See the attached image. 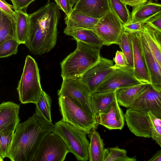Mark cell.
Here are the masks:
<instances>
[{
	"label": "cell",
	"instance_id": "cell-1",
	"mask_svg": "<svg viewBox=\"0 0 161 161\" xmlns=\"http://www.w3.org/2000/svg\"><path fill=\"white\" fill-rule=\"evenodd\" d=\"M60 15L56 4L50 1L29 14V34L24 45L33 54L47 53L54 47Z\"/></svg>",
	"mask_w": 161,
	"mask_h": 161
},
{
	"label": "cell",
	"instance_id": "cell-2",
	"mask_svg": "<svg viewBox=\"0 0 161 161\" xmlns=\"http://www.w3.org/2000/svg\"><path fill=\"white\" fill-rule=\"evenodd\" d=\"M54 125L35 113L25 121L19 123L7 157L12 161H33L40 143L47 134L53 132Z\"/></svg>",
	"mask_w": 161,
	"mask_h": 161
},
{
	"label": "cell",
	"instance_id": "cell-3",
	"mask_svg": "<svg viewBox=\"0 0 161 161\" xmlns=\"http://www.w3.org/2000/svg\"><path fill=\"white\" fill-rule=\"evenodd\" d=\"M76 48L60 63L63 80L80 77L100 58L101 49L78 40Z\"/></svg>",
	"mask_w": 161,
	"mask_h": 161
},
{
	"label": "cell",
	"instance_id": "cell-4",
	"mask_svg": "<svg viewBox=\"0 0 161 161\" xmlns=\"http://www.w3.org/2000/svg\"><path fill=\"white\" fill-rule=\"evenodd\" d=\"M130 131L136 136L152 138L161 147V116L148 112L128 108L124 114Z\"/></svg>",
	"mask_w": 161,
	"mask_h": 161
},
{
	"label": "cell",
	"instance_id": "cell-5",
	"mask_svg": "<svg viewBox=\"0 0 161 161\" xmlns=\"http://www.w3.org/2000/svg\"><path fill=\"white\" fill-rule=\"evenodd\" d=\"M17 90L22 104H35L41 97L42 89L39 69L36 61L30 55L26 57Z\"/></svg>",
	"mask_w": 161,
	"mask_h": 161
},
{
	"label": "cell",
	"instance_id": "cell-6",
	"mask_svg": "<svg viewBox=\"0 0 161 161\" xmlns=\"http://www.w3.org/2000/svg\"><path fill=\"white\" fill-rule=\"evenodd\" d=\"M58 103L62 120L83 131L86 135L92 130H96L98 125L95 119L73 99L59 96Z\"/></svg>",
	"mask_w": 161,
	"mask_h": 161
},
{
	"label": "cell",
	"instance_id": "cell-7",
	"mask_svg": "<svg viewBox=\"0 0 161 161\" xmlns=\"http://www.w3.org/2000/svg\"><path fill=\"white\" fill-rule=\"evenodd\" d=\"M53 132L63 139L78 160H89V142L83 131L61 120L55 123Z\"/></svg>",
	"mask_w": 161,
	"mask_h": 161
},
{
	"label": "cell",
	"instance_id": "cell-8",
	"mask_svg": "<svg viewBox=\"0 0 161 161\" xmlns=\"http://www.w3.org/2000/svg\"><path fill=\"white\" fill-rule=\"evenodd\" d=\"M70 151L63 139L52 132L43 139L33 161H63Z\"/></svg>",
	"mask_w": 161,
	"mask_h": 161
},
{
	"label": "cell",
	"instance_id": "cell-9",
	"mask_svg": "<svg viewBox=\"0 0 161 161\" xmlns=\"http://www.w3.org/2000/svg\"><path fill=\"white\" fill-rule=\"evenodd\" d=\"M92 31L98 37L103 45H119L123 25L110 8L108 13L99 19Z\"/></svg>",
	"mask_w": 161,
	"mask_h": 161
},
{
	"label": "cell",
	"instance_id": "cell-10",
	"mask_svg": "<svg viewBox=\"0 0 161 161\" xmlns=\"http://www.w3.org/2000/svg\"><path fill=\"white\" fill-rule=\"evenodd\" d=\"M57 93L58 97L67 96L73 99L95 119L91 105L90 95L80 77L63 80L60 88Z\"/></svg>",
	"mask_w": 161,
	"mask_h": 161
},
{
	"label": "cell",
	"instance_id": "cell-11",
	"mask_svg": "<svg viewBox=\"0 0 161 161\" xmlns=\"http://www.w3.org/2000/svg\"><path fill=\"white\" fill-rule=\"evenodd\" d=\"M142 83L134 76L133 69L127 68L113 69L100 84L95 92H105Z\"/></svg>",
	"mask_w": 161,
	"mask_h": 161
},
{
	"label": "cell",
	"instance_id": "cell-12",
	"mask_svg": "<svg viewBox=\"0 0 161 161\" xmlns=\"http://www.w3.org/2000/svg\"><path fill=\"white\" fill-rule=\"evenodd\" d=\"M113 61L100 57L98 61L80 77L91 95L95 92L98 87L113 70Z\"/></svg>",
	"mask_w": 161,
	"mask_h": 161
},
{
	"label": "cell",
	"instance_id": "cell-13",
	"mask_svg": "<svg viewBox=\"0 0 161 161\" xmlns=\"http://www.w3.org/2000/svg\"><path fill=\"white\" fill-rule=\"evenodd\" d=\"M129 32L133 48L134 76L142 83L151 84L150 76L142 50L140 31Z\"/></svg>",
	"mask_w": 161,
	"mask_h": 161
},
{
	"label": "cell",
	"instance_id": "cell-14",
	"mask_svg": "<svg viewBox=\"0 0 161 161\" xmlns=\"http://www.w3.org/2000/svg\"><path fill=\"white\" fill-rule=\"evenodd\" d=\"M96 123L110 130L119 129L123 128L125 118L116 97L105 109L95 116Z\"/></svg>",
	"mask_w": 161,
	"mask_h": 161
},
{
	"label": "cell",
	"instance_id": "cell-15",
	"mask_svg": "<svg viewBox=\"0 0 161 161\" xmlns=\"http://www.w3.org/2000/svg\"><path fill=\"white\" fill-rule=\"evenodd\" d=\"M130 108L142 111H151L161 116V92L157 91L149 84L147 89Z\"/></svg>",
	"mask_w": 161,
	"mask_h": 161
},
{
	"label": "cell",
	"instance_id": "cell-16",
	"mask_svg": "<svg viewBox=\"0 0 161 161\" xmlns=\"http://www.w3.org/2000/svg\"><path fill=\"white\" fill-rule=\"evenodd\" d=\"M140 33L142 50L150 76L151 85L155 90L161 92V66L156 59L145 37L140 31Z\"/></svg>",
	"mask_w": 161,
	"mask_h": 161
},
{
	"label": "cell",
	"instance_id": "cell-17",
	"mask_svg": "<svg viewBox=\"0 0 161 161\" xmlns=\"http://www.w3.org/2000/svg\"><path fill=\"white\" fill-rule=\"evenodd\" d=\"M99 19L90 17L79 11L73 9L70 14L66 16L65 22L66 27L64 33L81 30H93Z\"/></svg>",
	"mask_w": 161,
	"mask_h": 161
},
{
	"label": "cell",
	"instance_id": "cell-18",
	"mask_svg": "<svg viewBox=\"0 0 161 161\" xmlns=\"http://www.w3.org/2000/svg\"><path fill=\"white\" fill-rule=\"evenodd\" d=\"M19 105L12 102L0 104V131L5 129L15 131L19 123Z\"/></svg>",
	"mask_w": 161,
	"mask_h": 161
},
{
	"label": "cell",
	"instance_id": "cell-19",
	"mask_svg": "<svg viewBox=\"0 0 161 161\" xmlns=\"http://www.w3.org/2000/svg\"><path fill=\"white\" fill-rule=\"evenodd\" d=\"M73 9L90 17L100 19L110 10L108 0H80Z\"/></svg>",
	"mask_w": 161,
	"mask_h": 161
},
{
	"label": "cell",
	"instance_id": "cell-20",
	"mask_svg": "<svg viewBox=\"0 0 161 161\" xmlns=\"http://www.w3.org/2000/svg\"><path fill=\"white\" fill-rule=\"evenodd\" d=\"M148 84L141 83L117 89L116 96L118 103L126 108H130L137 98L147 89Z\"/></svg>",
	"mask_w": 161,
	"mask_h": 161
},
{
	"label": "cell",
	"instance_id": "cell-21",
	"mask_svg": "<svg viewBox=\"0 0 161 161\" xmlns=\"http://www.w3.org/2000/svg\"><path fill=\"white\" fill-rule=\"evenodd\" d=\"M160 13H161L160 3L147 1L133 7L130 22L145 23L147 20Z\"/></svg>",
	"mask_w": 161,
	"mask_h": 161
},
{
	"label": "cell",
	"instance_id": "cell-22",
	"mask_svg": "<svg viewBox=\"0 0 161 161\" xmlns=\"http://www.w3.org/2000/svg\"><path fill=\"white\" fill-rule=\"evenodd\" d=\"M140 31L145 37L155 57L161 66V32L146 23H143Z\"/></svg>",
	"mask_w": 161,
	"mask_h": 161
},
{
	"label": "cell",
	"instance_id": "cell-23",
	"mask_svg": "<svg viewBox=\"0 0 161 161\" xmlns=\"http://www.w3.org/2000/svg\"><path fill=\"white\" fill-rule=\"evenodd\" d=\"M116 91L105 92H95L90 95L91 106L95 116L110 105L116 97Z\"/></svg>",
	"mask_w": 161,
	"mask_h": 161
},
{
	"label": "cell",
	"instance_id": "cell-24",
	"mask_svg": "<svg viewBox=\"0 0 161 161\" xmlns=\"http://www.w3.org/2000/svg\"><path fill=\"white\" fill-rule=\"evenodd\" d=\"M90 142L88 148L90 161H103L104 144L103 140L96 129L88 134Z\"/></svg>",
	"mask_w": 161,
	"mask_h": 161
},
{
	"label": "cell",
	"instance_id": "cell-25",
	"mask_svg": "<svg viewBox=\"0 0 161 161\" xmlns=\"http://www.w3.org/2000/svg\"><path fill=\"white\" fill-rule=\"evenodd\" d=\"M16 16V37L20 44H24L29 32V14L23 10H14Z\"/></svg>",
	"mask_w": 161,
	"mask_h": 161
},
{
	"label": "cell",
	"instance_id": "cell-26",
	"mask_svg": "<svg viewBox=\"0 0 161 161\" xmlns=\"http://www.w3.org/2000/svg\"><path fill=\"white\" fill-rule=\"evenodd\" d=\"M12 38L16 39L15 20L0 10V45Z\"/></svg>",
	"mask_w": 161,
	"mask_h": 161
},
{
	"label": "cell",
	"instance_id": "cell-27",
	"mask_svg": "<svg viewBox=\"0 0 161 161\" xmlns=\"http://www.w3.org/2000/svg\"><path fill=\"white\" fill-rule=\"evenodd\" d=\"M52 100L50 96L43 90L40 98L35 104V114L45 121L52 123L51 117Z\"/></svg>",
	"mask_w": 161,
	"mask_h": 161
},
{
	"label": "cell",
	"instance_id": "cell-28",
	"mask_svg": "<svg viewBox=\"0 0 161 161\" xmlns=\"http://www.w3.org/2000/svg\"><path fill=\"white\" fill-rule=\"evenodd\" d=\"M65 35L72 36L76 40L101 49L103 45L97 36L92 31L81 30L67 33Z\"/></svg>",
	"mask_w": 161,
	"mask_h": 161
},
{
	"label": "cell",
	"instance_id": "cell-29",
	"mask_svg": "<svg viewBox=\"0 0 161 161\" xmlns=\"http://www.w3.org/2000/svg\"><path fill=\"white\" fill-rule=\"evenodd\" d=\"M119 46L127 61V68L133 69V48L129 32L123 30L121 34L120 43Z\"/></svg>",
	"mask_w": 161,
	"mask_h": 161
},
{
	"label": "cell",
	"instance_id": "cell-30",
	"mask_svg": "<svg viewBox=\"0 0 161 161\" xmlns=\"http://www.w3.org/2000/svg\"><path fill=\"white\" fill-rule=\"evenodd\" d=\"M110 8L122 25L130 22L131 14L126 5L120 0H108Z\"/></svg>",
	"mask_w": 161,
	"mask_h": 161
},
{
	"label": "cell",
	"instance_id": "cell-31",
	"mask_svg": "<svg viewBox=\"0 0 161 161\" xmlns=\"http://www.w3.org/2000/svg\"><path fill=\"white\" fill-rule=\"evenodd\" d=\"M135 157L127 155V151L118 147L104 148L103 161H135Z\"/></svg>",
	"mask_w": 161,
	"mask_h": 161
},
{
	"label": "cell",
	"instance_id": "cell-32",
	"mask_svg": "<svg viewBox=\"0 0 161 161\" xmlns=\"http://www.w3.org/2000/svg\"><path fill=\"white\" fill-rule=\"evenodd\" d=\"M14 132L8 129L0 131V159L2 161L7 157Z\"/></svg>",
	"mask_w": 161,
	"mask_h": 161
},
{
	"label": "cell",
	"instance_id": "cell-33",
	"mask_svg": "<svg viewBox=\"0 0 161 161\" xmlns=\"http://www.w3.org/2000/svg\"><path fill=\"white\" fill-rule=\"evenodd\" d=\"M20 44L15 38L7 40L0 45V58L16 54Z\"/></svg>",
	"mask_w": 161,
	"mask_h": 161
},
{
	"label": "cell",
	"instance_id": "cell-34",
	"mask_svg": "<svg viewBox=\"0 0 161 161\" xmlns=\"http://www.w3.org/2000/svg\"><path fill=\"white\" fill-rule=\"evenodd\" d=\"M115 64L111 67L113 69L127 68V61L124 54L122 51L117 50L113 58Z\"/></svg>",
	"mask_w": 161,
	"mask_h": 161
},
{
	"label": "cell",
	"instance_id": "cell-35",
	"mask_svg": "<svg viewBox=\"0 0 161 161\" xmlns=\"http://www.w3.org/2000/svg\"><path fill=\"white\" fill-rule=\"evenodd\" d=\"M57 5L66 14V16L69 15L72 12L73 9L69 0H54Z\"/></svg>",
	"mask_w": 161,
	"mask_h": 161
},
{
	"label": "cell",
	"instance_id": "cell-36",
	"mask_svg": "<svg viewBox=\"0 0 161 161\" xmlns=\"http://www.w3.org/2000/svg\"><path fill=\"white\" fill-rule=\"evenodd\" d=\"M14 10H23L26 9L29 4L36 0H10Z\"/></svg>",
	"mask_w": 161,
	"mask_h": 161
},
{
	"label": "cell",
	"instance_id": "cell-37",
	"mask_svg": "<svg viewBox=\"0 0 161 161\" xmlns=\"http://www.w3.org/2000/svg\"><path fill=\"white\" fill-rule=\"evenodd\" d=\"M13 6L8 3L5 0H0V10L10 17L15 20L16 16Z\"/></svg>",
	"mask_w": 161,
	"mask_h": 161
},
{
	"label": "cell",
	"instance_id": "cell-38",
	"mask_svg": "<svg viewBox=\"0 0 161 161\" xmlns=\"http://www.w3.org/2000/svg\"><path fill=\"white\" fill-rule=\"evenodd\" d=\"M146 23L155 30L161 32V13L147 20Z\"/></svg>",
	"mask_w": 161,
	"mask_h": 161
},
{
	"label": "cell",
	"instance_id": "cell-39",
	"mask_svg": "<svg viewBox=\"0 0 161 161\" xmlns=\"http://www.w3.org/2000/svg\"><path fill=\"white\" fill-rule=\"evenodd\" d=\"M142 24L140 23H129L123 25V30L128 32L139 31L141 29Z\"/></svg>",
	"mask_w": 161,
	"mask_h": 161
},
{
	"label": "cell",
	"instance_id": "cell-40",
	"mask_svg": "<svg viewBox=\"0 0 161 161\" xmlns=\"http://www.w3.org/2000/svg\"><path fill=\"white\" fill-rule=\"evenodd\" d=\"M126 5H128L132 7L139 5L144 3L148 0H120Z\"/></svg>",
	"mask_w": 161,
	"mask_h": 161
},
{
	"label": "cell",
	"instance_id": "cell-41",
	"mask_svg": "<svg viewBox=\"0 0 161 161\" xmlns=\"http://www.w3.org/2000/svg\"><path fill=\"white\" fill-rule=\"evenodd\" d=\"M149 161H161V150L158 151L149 160Z\"/></svg>",
	"mask_w": 161,
	"mask_h": 161
},
{
	"label": "cell",
	"instance_id": "cell-42",
	"mask_svg": "<svg viewBox=\"0 0 161 161\" xmlns=\"http://www.w3.org/2000/svg\"><path fill=\"white\" fill-rule=\"evenodd\" d=\"M79 0H69V1L71 6L73 7L74 4L77 3Z\"/></svg>",
	"mask_w": 161,
	"mask_h": 161
},
{
	"label": "cell",
	"instance_id": "cell-43",
	"mask_svg": "<svg viewBox=\"0 0 161 161\" xmlns=\"http://www.w3.org/2000/svg\"><path fill=\"white\" fill-rule=\"evenodd\" d=\"M1 161H2V160H1Z\"/></svg>",
	"mask_w": 161,
	"mask_h": 161
},
{
	"label": "cell",
	"instance_id": "cell-44",
	"mask_svg": "<svg viewBox=\"0 0 161 161\" xmlns=\"http://www.w3.org/2000/svg\"></svg>",
	"mask_w": 161,
	"mask_h": 161
},
{
	"label": "cell",
	"instance_id": "cell-45",
	"mask_svg": "<svg viewBox=\"0 0 161 161\" xmlns=\"http://www.w3.org/2000/svg\"></svg>",
	"mask_w": 161,
	"mask_h": 161
},
{
	"label": "cell",
	"instance_id": "cell-46",
	"mask_svg": "<svg viewBox=\"0 0 161 161\" xmlns=\"http://www.w3.org/2000/svg\"></svg>",
	"mask_w": 161,
	"mask_h": 161
}]
</instances>
